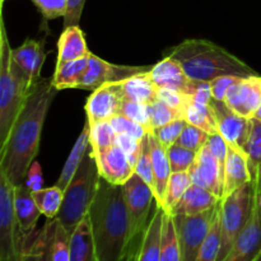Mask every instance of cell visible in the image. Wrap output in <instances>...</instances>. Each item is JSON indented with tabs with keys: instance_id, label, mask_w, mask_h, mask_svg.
I'll return each mask as SVG.
<instances>
[{
	"instance_id": "obj_56",
	"label": "cell",
	"mask_w": 261,
	"mask_h": 261,
	"mask_svg": "<svg viewBox=\"0 0 261 261\" xmlns=\"http://www.w3.org/2000/svg\"><path fill=\"white\" fill-rule=\"evenodd\" d=\"M259 205H260V209H261V191H260V195H259Z\"/></svg>"
},
{
	"instance_id": "obj_32",
	"label": "cell",
	"mask_w": 261,
	"mask_h": 261,
	"mask_svg": "<svg viewBox=\"0 0 261 261\" xmlns=\"http://www.w3.org/2000/svg\"><path fill=\"white\" fill-rule=\"evenodd\" d=\"M191 184L193 181L189 175V171L188 172H173L171 175L162 204V208L165 209L166 213L171 214V212L177 205V203L181 200L186 190L190 188Z\"/></svg>"
},
{
	"instance_id": "obj_54",
	"label": "cell",
	"mask_w": 261,
	"mask_h": 261,
	"mask_svg": "<svg viewBox=\"0 0 261 261\" xmlns=\"http://www.w3.org/2000/svg\"><path fill=\"white\" fill-rule=\"evenodd\" d=\"M254 119H256V120H261V105H260L259 110H257V112H256V115H255Z\"/></svg>"
},
{
	"instance_id": "obj_2",
	"label": "cell",
	"mask_w": 261,
	"mask_h": 261,
	"mask_svg": "<svg viewBox=\"0 0 261 261\" xmlns=\"http://www.w3.org/2000/svg\"><path fill=\"white\" fill-rule=\"evenodd\" d=\"M88 217L97 261H125L135 240L122 185L99 177Z\"/></svg>"
},
{
	"instance_id": "obj_18",
	"label": "cell",
	"mask_w": 261,
	"mask_h": 261,
	"mask_svg": "<svg viewBox=\"0 0 261 261\" xmlns=\"http://www.w3.org/2000/svg\"><path fill=\"white\" fill-rule=\"evenodd\" d=\"M148 74L158 89H173L189 96L193 88L194 81L186 75L182 66L170 56H165L160 63L153 65Z\"/></svg>"
},
{
	"instance_id": "obj_5",
	"label": "cell",
	"mask_w": 261,
	"mask_h": 261,
	"mask_svg": "<svg viewBox=\"0 0 261 261\" xmlns=\"http://www.w3.org/2000/svg\"><path fill=\"white\" fill-rule=\"evenodd\" d=\"M99 177L101 175L97 167L96 158L89 147L81 167L64 191L63 204L56 217V219L70 234L81 223L82 219L88 214L98 189Z\"/></svg>"
},
{
	"instance_id": "obj_7",
	"label": "cell",
	"mask_w": 261,
	"mask_h": 261,
	"mask_svg": "<svg viewBox=\"0 0 261 261\" xmlns=\"http://www.w3.org/2000/svg\"><path fill=\"white\" fill-rule=\"evenodd\" d=\"M30 240H25L18 228L14 185L0 172V261H17Z\"/></svg>"
},
{
	"instance_id": "obj_44",
	"label": "cell",
	"mask_w": 261,
	"mask_h": 261,
	"mask_svg": "<svg viewBox=\"0 0 261 261\" xmlns=\"http://www.w3.org/2000/svg\"><path fill=\"white\" fill-rule=\"evenodd\" d=\"M110 122H111V125L114 126L115 132H116L117 134L130 135V137L135 138V139L139 140V142L148 134L145 127H143L142 125L133 121V120L127 119L126 116H124V115L121 114H117L116 116L112 117V119L110 120Z\"/></svg>"
},
{
	"instance_id": "obj_21",
	"label": "cell",
	"mask_w": 261,
	"mask_h": 261,
	"mask_svg": "<svg viewBox=\"0 0 261 261\" xmlns=\"http://www.w3.org/2000/svg\"><path fill=\"white\" fill-rule=\"evenodd\" d=\"M148 71L135 74L124 81L110 84L114 87L121 99L149 105L157 99L158 88L150 79Z\"/></svg>"
},
{
	"instance_id": "obj_41",
	"label": "cell",
	"mask_w": 261,
	"mask_h": 261,
	"mask_svg": "<svg viewBox=\"0 0 261 261\" xmlns=\"http://www.w3.org/2000/svg\"><path fill=\"white\" fill-rule=\"evenodd\" d=\"M209 134L204 130L199 129V127L194 126V125L186 124L185 129L181 133L180 138L177 140V144L182 145V147L189 148L191 150L199 152L204 145L208 143Z\"/></svg>"
},
{
	"instance_id": "obj_45",
	"label": "cell",
	"mask_w": 261,
	"mask_h": 261,
	"mask_svg": "<svg viewBox=\"0 0 261 261\" xmlns=\"http://www.w3.org/2000/svg\"><path fill=\"white\" fill-rule=\"evenodd\" d=\"M45 20L64 18L68 9V0H31Z\"/></svg>"
},
{
	"instance_id": "obj_9",
	"label": "cell",
	"mask_w": 261,
	"mask_h": 261,
	"mask_svg": "<svg viewBox=\"0 0 261 261\" xmlns=\"http://www.w3.org/2000/svg\"><path fill=\"white\" fill-rule=\"evenodd\" d=\"M132 221L133 240L142 239L148 223L152 203L155 201L153 189L140 177L138 173H133L132 177L122 185Z\"/></svg>"
},
{
	"instance_id": "obj_38",
	"label": "cell",
	"mask_w": 261,
	"mask_h": 261,
	"mask_svg": "<svg viewBox=\"0 0 261 261\" xmlns=\"http://www.w3.org/2000/svg\"><path fill=\"white\" fill-rule=\"evenodd\" d=\"M242 149L249 157L251 171L261 167V120L252 119L250 135Z\"/></svg>"
},
{
	"instance_id": "obj_36",
	"label": "cell",
	"mask_w": 261,
	"mask_h": 261,
	"mask_svg": "<svg viewBox=\"0 0 261 261\" xmlns=\"http://www.w3.org/2000/svg\"><path fill=\"white\" fill-rule=\"evenodd\" d=\"M119 114L124 115L127 119L140 124L143 127H145V130H147L148 133H153L149 105L121 99Z\"/></svg>"
},
{
	"instance_id": "obj_49",
	"label": "cell",
	"mask_w": 261,
	"mask_h": 261,
	"mask_svg": "<svg viewBox=\"0 0 261 261\" xmlns=\"http://www.w3.org/2000/svg\"><path fill=\"white\" fill-rule=\"evenodd\" d=\"M116 144L126 153V155L129 157L130 162L134 166L137 165L138 157H139V150H140V142L137 140L135 138L130 137L126 134H117L116 135Z\"/></svg>"
},
{
	"instance_id": "obj_57",
	"label": "cell",
	"mask_w": 261,
	"mask_h": 261,
	"mask_svg": "<svg viewBox=\"0 0 261 261\" xmlns=\"http://www.w3.org/2000/svg\"><path fill=\"white\" fill-rule=\"evenodd\" d=\"M5 2H7V0H0V3H2V5H3V4H4V3H5Z\"/></svg>"
},
{
	"instance_id": "obj_11",
	"label": "cell",
	"mask_w": 261,
	"mask_h": 261,
	"mask_svg": "<svg viewBox=\"0 0 261 261\" xmlns=\"http://www.w3.org/2000/svg\"><path fill=\"white\" fill-rule=\"evenodd\" d=\"M209 106L212 107L216 116L219 134L226 139L229 145L242 149L250 135L252 119L240 116L233 110L229 109L224 101L213 98Z\"/></svg>"
},
{
	"instance_id": "obj_40",
	"label": "cell",
	"mask_w": 261,
	"mask_h": 261,
	"mask_svg": "<svg viewBox=\"0 0 261 261\" xmlns=\"http://www.w3.org/2000/svg\"><path fill=\"white\" fill-rule=\"evenodd\" d=\"M150 109V120H152V127L153 133L155 129L167 125L170 122L175 121V120L184 119V115L178 112L177 110L172 109L168 105L163 103L160 99H155L154 102L149 103Z\"/></svg>"
},
{
	"instance_id": "obj_4",
	"label": "cell",
	"mask_w": 261,
	"mask_h": 261,
	"mask_svg": "<svg viewBox=\"0 0 261 261\" xmlns=\"http://www.w3.org/2000/svg\"><path fill=\"white\" fill-rule=\"evenodd\" d=\"M12 50L4 20H0V147L7 138L24 106L28 86L20 69L12 59Z\"/></svg>"
},
{
	"instance_id": "obj_15",
	"label": "cell",
	"mask_w": 261,
	"mask_h": 261,
	"mask_svg": "<svg viewBox=\"0 0 261 261\" xmlns=\"http://www.w3.org/2000/svg\"><path fill=\"white\" fill-rule=\"evenodd\" d=\"M93 155L96 158L99 175L110 184L124 185L133 173H135V168L129 157L117 144L102 152L93 153Z\"/></svg>"
},
{
	"instance_id": "obj_31",
	"label": "cell",
	"mask_w": 261,
	"mask_h": 261,
	"mask_svg": "<svg viewBox=\"0 0 261 261\" xmlns=\"http://www.w3.org/2000/svg\"><path fill=\"white\" fill-rule=\"evenodd\" d=\"M32 196L42 216H45L47 219H54L58 217L64 199V191L59 186L55 185L33 191Z\"/></svg>"
},
{
	"instance_id": "obj_53",
	"label": "cell",
	"mask_w": 261,
	"mask_h": 261,
	"mask_svg": "<svg viewBox=\"0 0 261 261\" xmlns=\"http://www.w3.org/2000/svg\"><path fill=\"white\" fill-rule=\"evenodd\" d=\"M140 240H142V239H138V240H135L134 242H133L132 249H130L129 254H127V256H126V259H125V261H138V247H139Z\"/></svg>"
},
{
	"instance_id": "obj_37",
	"label": "cell",
	"mask_w": 261,
	"mask_h": 261,
	"mask_svg": "<svg viewBox=\"0 0 261 261\" xmlns=\"http://www.w3.org/2000/svg\"><path fill=\"white\" fill-rule=\"evenodd\" d=\"M198 152L191 150L189 148L182 147L180 144L171 145L167 149L168 161H170L171 171L173 172H188L195 161Z\"/></svg>"
},
{
	"instance_id": "obj_50",
	"label": "cell",
	"mask_w": 261,
	"mask_h": 261,
	"mask_svg": "<svg viewBox=\"0 0 261 261\" xmlns=\"http://www.w3.org/2000/svg\"><path fill=\"white\" fill-rule=\"evenodd\" d=\"M190 99L193 102H198V103L209 105L213 99V94H212L211 89V82H196L194 81L193 88H191L190 94H189Z\"/></svg>"
},
{
	"instance_id": "obj_52",
	"label": "cell",
	"mask_w": 261,
	"mask_h": 261,
	"mask_svg": "<svg viewBox=\"0 0 261 261\" xmlns=\"http://www.w3.org/2000/svg\"><path fill=\"white\" fill-rule=\"evenodd\" d=\"M24 185L30 189L31 191H38L43 189V176H42V168H41L40 163L37 161L31 165L30 170H28L27 176H25Z\"/></svg>"
},
{
	"instance_id": "obj_30",
	"label": "cell",
	"mask_w": 261,
	"mask_h": 261,
	"mask_svg": "<svg viewBox=\"0 0 261 261\" xmlns=\"http://www.w3.org/2000/svg\"><path fill=\"white\" fill-rule=\"evenodd\" d=\"M184 119L186 122L194 126L199 127V129L204 130L205 133L211 134H216L218 133V126H217L216 116L209 105L198 103V102L190 101L185 110V116Z\"/></svg>"
},
{
	"instance_id": "obj_23",
	"label": "cell",
	"mask_w": 261,
	"mask_h": 261,
	"mask_svg": "<svg viewBox=\"0 0 261 261\" xmlns=\"http://www.w3.org/2000/svg\"><path fill=\"white\" fill-rule=\"evenodd\" d=\"M149 147L150 154H152V165H153V177H154V186H153V193H154L155 203L162 206L163 199H165L166 189L170 181L172 171H171L170 161H168L167 149L158 142L157 138L153 133H149Z\"/></svg>"
},
{
	"instance_id": "obj_48",
	"label": "cell",
	"mask_w": 261,
	"mask_h": 261,
	"mask_svg": "<svg viewBox=\"0 0 261 261\" xmlns=\"http://www.w3.org/2000/svg\"><path fill=\"white\" fill-rule=\"evenodd\" d=\"M208 147L214 154V157L217 158L224 172V165H226L227 154H228V143L226 142V139L219 133H216V134L209 135Z\"/></svg>"
},
{
	"instance_id": "obj_19",
	"label": "cell",
	"mask_w": 261,
	"mask_h": 261,
	"mask_svg": "<svg viewBox=\"0 0 261 261\" xmlns=\"http://www.w3.org/2000/svg\"><path fill=\"white\" fill-rule=\"evenodd\" d=\"M251 180L252 171L250 167V160L245 150L228 144V154L224 165L223 198L251 182Z\"/></svg>"
},
{
	"instance_id": "obj_26",
	"label": "cell",
	"mask_w": 261,
	"mask_h": 261,
	"mask_svg": "<svg viewBox=\"0 0 261 261\" xmlns=\"http://www.w3.org/2000/svg\"><path fill=\"white\" fill-rule=\"evenodd\" d=\"M46 229V260L70 261V233L56 218L48 219Z\"/></svg>"
},
{
	"instance_id": "obj_25",
	"label": "cell",
	"mask_w": 261,
	"mask_h": 261,
	"mask_svg": "<svg viewBox=\"0 0 261 261\" xmlns=\"http://www.w3.org/2000/svg\"><path fill=\"white\" fill-rule=\"evenodd\" d=\"M91 51L88 50L86 41V35L79 25L65 27L61 32L58 41V61L56 64H63L66 61L76 60V59L88 56Z\"/></svg>"
},
{
	"instance_id": "obj_6",
	"label": "cell",
	"mask_w": 261,
	"mask_h": 261,
	"mask_svg": "<svg viewBox=\"0 0 261 261\" xmlns=\"http://www.w3.org/2000/svg\"><path fill=\"white\" fill-rule=\"evenodd\" d=\"M261 186V167L252 171L247 185L226 196L221 201V250L217 261H223L251 218L255 198Z\"/></svg>"
},
{
	"instance_id": "obj_46",
	"label": "cell",
	"mask_w": 261,
	"mask_h": 261,
	"mask_svg": "<svg viewBox=\"0 0 261 261\" xmlns=\"http://www.w3.org/2000/svg\"><path fill=\"white\" fill-rule=\"evenodd\" d=\"M157 99L162 101L163 103L168 105L172 109L177 110L178 112L185 116V110L188 107V105L190 103V97L186 96V94L181 93V92L173 91V89H167V88H160L157 93Z\"/></svg>"
},
{
	"instance_id": "obj_10",
	"label": "cell",
	"mask_w": 261,
	"mask_h": 261,
	"mask_svg": "<svg viewBox=\"0 0 261 261\" xmlns=\"http://www.w3.org/2000/svg\"><path fill=\"white\" fill-rule=\"evenodd\" d=\"M152 66H133V65H117L111 64L103 59L98 58L94 54L89 56L88 69L86 71L83 82L79 89L84 91H94L103 84L116 83L124 79L130 78L135 74L148 71Z\"/></svg>"
},
{
	"instance_id": "obj_8",
	"label": "cell",
	"mask_w": 261,
	"mask_h": 261,
	"mask_svg": "<svg viewBox=\"0 0 261 261\" xmlns=\"http://www.w3.org/2000/svg\"><path fill=\"white\" fill-rule=\"evenodd\" d=\"M219 208L221 203L199 214H172L182 261L196 260L199 250L211 231Z\"/></svg>"
},
{
	"instance_id": "obj_29",
	"label": "cell",
	"mask_w": 261,
	"mask_h": 261,
	"mask_svg": "<svg viewBox=\"0 0 261 261\" xmlns=\"http://www.w3.org/2000/svg\"><path fill=\"white\" fill-rule=\"evenodd\" d=\"M89 149V125L86 121L83 130L79 134L78 139L74 143L73 148H71L70 153L68 155V160H66L65 165H64L63 170H61L60 176H59L58 181H56V186L61 189L63 191H65V189L68 188L69 184L71 182L73 177L75 176L76 171L81 167L82 162H83L84 157H86L87 152Z\"/></svg>"
},
{
	"instance_id": "obj_47",
	"label": "cell",
	"mask_w": 261,
	"mask_h": 261,
	"mask_svg": "<svg viewBox=\"0 0 261 261\" xmlns=\"http://www.w3.org/2000/svg\"><path fill=\"white\" fill-rule=\"evenodd\" d=\"M241 78H245V76L223 75V76H219V78H216L214 81H212L211 89H212V94H213V98L218 99V101H224L226 94L227 92L229 91V88H231L234 83H237Z\"/></svg>"
},
{
	"instance_id": "obj_55",
	"label": "cell",
	"mask_w": 261,
	"mask_h": 261,
	"mask_svg": "<svg viewBox=\"0 0 261 261\" xmlns=\"http://www.w3.org/2000/svg\"><path fill=\"white\" fill-rule=\"evenodd\" d=\"M254 261H261V252H260L259 255H257L256 257H255V260H254Z\"/></svg>"
},
{
	"instance_id": "obj_42",
	"label": "cell",
	"mask_w": 261,
	"mask_h": 261,
	"mask_svg": "<svg viewBox=\"0 0 261 261\" xmlns=\"http://www.w3.org/2000/svg\"><path fill=\"white\" fill-rule=\"evenodd\" d=\"M17 261H47L46 260V229L28 241Z\"/></svg>"
},
{
	"instance_id": "obj_24",
	"label": "cell",
	"mask_w": 261,
	"mask_h": 261,
	"mask_svg": "<svg viewBox=\"0 0 261 261\" xmlns=\"http://www.w3.org/2000/svg\"><path fill=\"white\" fill-rule=\"evenodd\" d=\"M222 199L214 195L206 189L201 186L191 184L190 188L186 190L177 205L173 208L171 214H199L203 212L209 211L221 203Z\"/></svg>"
},
{
	"instance_id": "obj_27",
	"label": "cell",
	"mask_w": 261,
	"mask_h": 261,
	"mask_svg": "<svg viewBox=\"0 0 261 261\" xmlns=\"http://www.w3.org/2000/svg\"><path fill=\"white\" fill-rule=\"evenodd\" d=\"M92 54V53H91ZM88 56L76 59V60L66 61L63 64H56L55 73L53 75V83L58 91L64 89H79L83 82L89 63Z\"/></svg>"
},
{
	"instance_id": "obj_12",
	"label": "cell",
	"mask_w": 261,
	"mask_h": 261,
	"mask_svg": "<svg viewBox=\"0 0 261 261\" xmlns=\"http://www.w3.org/2000/svg\"><path fill=\"white\" fill-rule=\"evenodd\" d=\"M224 102L240 116L254 119L261 105V76L240 79L227 92Z\"/></svg>"
},
{
	"instance_id": "obj_34",
	"label": "cell",
	"mask_w": 261,
	"mask_h": 261,
	"mask_svg": "<svg viewBox=\"0 0 261 261\" xmlns=\"http://www.w3.org/2000/svg\"><path fill=\"white\" fill-rule=\"evenodd\" d=\"M116 135L117 133L110 121L98 122L89 126V147L92 153L102 152L116 144Z\"/></svg>"
},
{
	"instance_id": "obj_13",
	"label": "cell",
	"mask_w": 261,
	"mask_h": 261,
	"mask_svg": "<svg viewBox=\"0 0 261 261\" xmlns=\"http://www.w3.org/2000/svg\"><path fill=\"white\" fill-rule=\"evenodd\" d=\"M261 186L255 198L251 218L223 261H254L261 252V209L259 195Z\"/></svg>"
},
{
	"instance_id": "obj_20",
	"label": "cell",
	"mask_w": 261,
	"mask_h": 261,
	"mask_svg": "<svg viewBox=\"0 0 261 261\" xmlns=\"http://www.w3.org/2000/svg\"><path fill=\"white\" fill-rule=\"evenodd\" d=\"M14 211L18 228L25 240L32 239L41 213L32 196V191L24 185L14 186Z\"/></svg>"
},
{
	"instance_id": "obj_3",
	"label": "cell",
	"mask_w": 261,
	"mask_h": 261,
	"mask_svg": "<svg viewBox=\"0 0 261 261\" xmlns=\"http://www.w3.org/2000/svg\"><path fill=\"white\" fill-rule=\"evenodd\" d=\"M166 56L175 59L191 81L212 82L223 75H257L255 69L226 48L201 38L185 40Z\"/></svg>"
},
{
	"instance_id": "obj_1",
	"label": "cell",
	"mask_w": 261,
	"mask_h": 261,
	"mask_svg": "<svg viewBox=\"0 0 261 261\" xmlns=\"http://www.w3.org/2000/svg\"><path fill=\"white\" fill-rule=\"evenodd\" d=\"M58 92L53 76L41 78L28 93L7 142L0 147V172L14 186L24 184L28 170L37 157L43 124Z\"/></svg>"
},
{
	"instance_id": "obj_33",
	"label": "cell",
	"mask_w": 261,
	"mask_h": 261,
	"mask_svg": "<svg viewBox=\"0 0 261 261\" xmlns=\"http://www.w3.org/2000/svg\"><path fill=\"white\" fill-rule=\"evenodd\" d=\"M161 261H182L175 222H173L172 214L170 213L165 214V222H163Z\"/></svg>"
},
{
	"instance_id": "obj_35",
	"label": "cell",
	"mask_w": 261,
	"mask_h": 261,
	"mask_svg": "<svg viewBox=\"0 0 261 261\" xmlns=\"http://www.w3.org/2000/svg\"><path fill=\"white\" fill-rule=\"evenodd\" d=\"M221 208L214 218L212 228L206 236L205 241L201 245L195 261H217L221 250Z\"/></svg>"
},
{
	"instance_id": "obj_16",
	"label": "cell",
	"mask_w": 261,
	"mask_h": 261,
	"mask_svg": "<svg viewBox=\"0 0 261 261\" xmlns=\"http://www.w3.org/2000/svg\"><path fill=\"white\" fill-rule=\"evenodd\" d=\"M12 59L32 88L41 79V70L46 60L45 40L27 38L19 47L13 48Z\"/></svg>"
},
{
	"instance_id": "obj_51",
	"label": "cell",
	"mask_w": 261,
	"mask_h": 261,
	"mask_svg": "<svg viewBox=\"0 0 261 261\" xmlns=\"http://www.w3.org/2000/svg\"><path fill=\"white\" fill-rule=\"evenodd\" d=\"M86 0H68V9L64 17V28L70 25H79Z\"/></svg>"
},
{
	"instance_id": "obj_28",
	"label": "cell",
	"mask_w": 261,
	"mask_h": 261,
	"mask_svg": "<svg viewBox=\"0 0 261 261\" xmlns=\"http://www.w3.org/2000/svg\"><path fill=\"white\" fill-rule=\"evenodd\" d=\"M70 261H97L96 246L88 214L70 234Z\"/></svg>"
},
{
	"instance_id": "obj_22",
	"label": "cell",
	"mask_w": 261,
	"mask_h": 261,
	"mask_svg": "<svg viewBox=\"0 0 261 261\" xmlns=\"http://www.w3.org/2000/svg\"><path fill=\"white\" fill-rule=\"evenodd\" d=\"M165 209L155 203V211L143 233L138 247V261H161Z\"/></svg>"
},
{
	"instance_id": "obj_14",
	"label": "cell",
	"mask_w": 261,
	"mask_h": 261,
	"mask_svg": "<svg viewBox=\"0 0 261 261\" xmlns=\"http://www.w3.org/2000/svg\"><path fill=\"white\" fill-rule=\"evenodd\" d=\"M191 181L195 185L206 189L218 198L223 199L224 172L221 165L208 147V143L196 154L193 166L189 170Z\"/></svg>"
},
{
	"instance_id": "obj_39",
	"label": "cell",
	"mask_w": 261,
	"mask_h": 261,
	"mask_svg": "<svg viewBox=\"0 0 261 261\" xmlns=\"http://www.w3.org/2000/svg\"><path fill=\"white\" fill-rule=\"evenodd\" d=\"M148 134L140 140V150L137 165H135V173H138L153 189V186H154V177H153L152 154H150L149 135Z\"/></svg>"
},
{
	"instance_id": "obj_17",
	"label": "cell",
	"mask_w": 261,
	"mask_h": 261,
	"mask_svg": "<svg viewBox=\"0 0 261 261\" xmlns=\"http://www.w3.org/2000/svg\"><path fill=\"white\" fill-rule=\"evenodd\" d=\"M121 98L111 84H103L92 91L86 103L87 122L89 126L98 122L110 121L120 112Z\"/></svg>"
},
{
	"instance_id": "obj_43",
	"label": "cell",
	"mask_w": 261,
	"mask_h": 261,
	"mask_svg": "<svg viewBox=\"0 0 261 261\" xmlns=\"http://www.w3.org/2000/svg\"><path fill=\"white\" fill-rule=\"evenodd\" d=\"M186 124H188V122H186L185 119L175 120V121L170 122V124L163 125V126L155 129L153 134L157 138L158 142H160L166 149H168L171 145L177 143L178 138H180L182 130L185 129Z\"/></svg>"
}]
</instances>
